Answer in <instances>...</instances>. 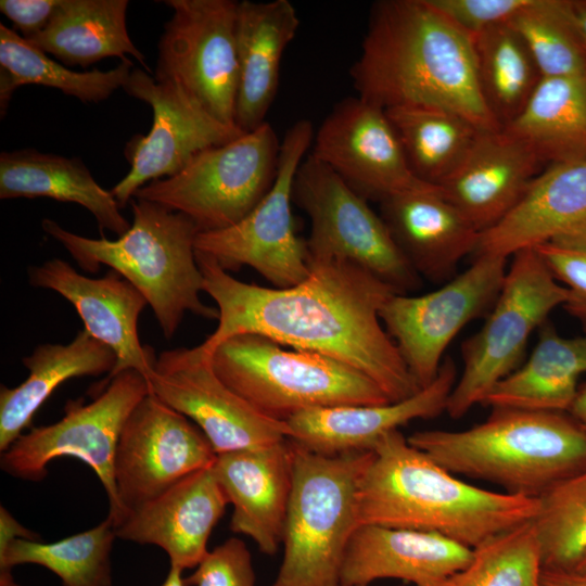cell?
I'll return each mask as SVG.
<instances>
[{
    "instance_id": "7",
    "label": "cell",
    "mask_w": 586,
    "mask_h": 586,
    "mask_svg": "<svg viewBox=\"0 0 586 586\" xmlns=\"http://www.w3.org/2000/svg\"><path fill=\"white\" fill-rule=\"evenodd\" d=\"M291 445L294 480L283 558L270 586H341L346 548L359 526L358 481L371 451L326 456Z\"/></svg>"
},
{
    "instance_id": "28",
    "label": "cell",
    "mask_w": 586,
    "mask_h": 586,
    "mask_svg": "<svg viewBox=\"0 0 586 586\" xmlns=\"http://www.w3.org/2000/svg\"><path fill=\"white\" fill-rule=\"evenodd\" d=\"M28 377L17 386L0 388V450L5 451L31 424L36 411L63 382L111 373L114 352L80 330L67 344L44 343L22 359Z\"/></svg>"
},
{
    "instance_id": "16",
    "label": "cell",
    "mask_w": 586,
    "mask_h": 586,
    "mask_svg": "<svg viewBox=\"0 0 586 586\" xmlns=\"http://www.w3.org/2000/svg\"><path fill=\"white\" fill-rule=\"evenodd\" d=\"M150 392L196 424L216 455L288 440L290 429L254 408L215 372L202 345L162 352Z\"/></svg>"
},
{
    "instance_id": "36",
    "label": "cell",
    "mask_w": 586,
    "mask_h": 586,
    "mask_svg": "<svg viewBox=\"0 0 586 586\" xmlns=\"http://www.w3.org/2000/svg\"><path fill=\"white\" fill-rule=\"evenodd\" d=\"M116 533L106 518L97 526L54 543L17 538L0 544V568L43 566L63 586H112L111 551Z\"/></svg>"
},
{
    "instance_id": "50",
    "label": "cell",
    "mask_w": 586,
    "mask_h": 586,
    "mask_svg": "<svg viewBox=\"0 0 586 586\" xmlns=\"http://www.w3.org/2000/svg\"><path fill=\"white\" fill-rule=\"evenodd\" d=\"M582 574H586V557L582 560V562L573 570Z\"/></svg>"
},
{
    "instance_id": "37",
    "label": "cell",
    "mask_w": 586,
    "mask_h": 586,
    "mask_svg": "<svg viewBox=\"0 0 586 586\" xmlns=\"http://www.w3.org/2000/svg\"><path fill=\"white\" fill-rule=\"evenodd\" d=\"M543 569L574 570L586 557V468L542 497L533 520Z\"/></svg>"
},
{
    "instance_id": "35",
    "label": "cell",
    "mask_w": 586,
    "mask_h": 586,
    "mask_svg": "<svg viewBox=\"0 0 586 586\" xmlns=\"http://www.w3.org/2000/svg\"><path fill=\"white\" fill-rule=\"evenodd\" d=\"M385 112L413 174L435 187L454 173L482 131L444 109L399 106Z\"/></svg>"
},
{
    "instance_id": "14",
    "label": "cell",
    "mask_w": 586,
    "mask_h": 586,
    "mask_svg": "<svg viewBox=\"0 0 586 586\" xmlns=\"http://www.w3.org/2000/svg\"><path fill=\"white\" fill-rule=\"evenodd\" d=\"M164 3L173 9V15L158 42L154 78L177 79L216 119L237 127L238 1L166 0Z\"/></svg>"
},
{
    "instance_id": "23",
    "label": "cell",
    "mask_w": 586,
    "mask_h": 586,
    "mask_svg": "<svg viewBox=\"0 0 586 586\" xmlns=\"http://www.w3.org/2000/svg\"><path fill=\"white\" fill-rule=\"evenodd\" d=\"M540 164L530 146L506 130L481 131L438 188L482 233L515 206Z\"/></svg>"
},
{
    "instance_id": "44",
    "label": "cell",
    "mask_w": 586,
    "mask_h": 586,
    "mask_svg": "<svg viewBox=\"0 0 586 586\" xmlns=\"http://www.w3.org/2000/svg\"><path fill=\"white\" fill-rule=\"evenodd\" d=\"M23 538L38 540V535L23 526L2 505L0 506V543Z\"/></svg>"
},
{
    "instance_id": "11",
    "label": "cell",
    "mask_w": 586,
    "mask_h": 586,
    "mask_svg": "<svg viewBox=\"0 0 586 586\" xmlns=\"http://www.w3.org/2000/svg\"><path fill=\"white\" fill-rule=\"evenodd\" d=\"M149 393V382L138 371L116 374L92 402L71 399L61 420L21 434L1 453V469L13 477L40 481L56 458L68 456L84 461L101 481L109 498L107 518L117 527L123 511L114 480L115 451L125 421Z\"/></svg>"
},
{
    "instance_id": "29",
    "label": "cell",
    "mask_w": 586,
    "mask_h": 586,
    "mask_svg": "<svg viewBox=\"0 0 586 586\" xmlns=\"http://www.w3.org/2000/svg\"><path fill=\"white\" fill-rule=\"evenodd\" d=\"M49 198L87 208L100 230L118 237L130 228L111 191L103 189L75 157L24 149L0 154V199Z\"/></svg>"
},
{
    "instance_id": "24",
    "label": "cell",
    "mask_w": 586,
    "mask_h": 586,
    "mask_svg": "<svg viewBox=\"0 0 586 586\" xmlns=\"http://www.w3.org/2000/svg\"><path fill=\"white\" fill-rule=\"evenodd\" d=\"M472 555V548L437 533L359 525L346 548L341 586H370L383 578L435 586L463 569Z\"/></svg>"
},
{
    "instance_id": "22",
    "label": "cell",
    "mask_w": 586,
    "mask_h": 586,
    "mask_svg": "<svg viewBox=\"0 0 586 586\" xmlns=\"http://www.w3.org/2000/svg\"><path fill=\"white\" fill-rule=\"evenodd\" d=\"M228 504L212 464L130 511L115 528L116 537L162 548L169 566L195 569Z\"/></svg>"
},
{
    "instance_id": "18",
    "label": "cell",
    "mask_w": 586,
    "mask_h": 586,
    "mask_svg": "<svg viewBox=\"0 0 586 586\" xmlns=\"http://www.w3.org/2000/svg\"><path fill=\"white\" fill-rule=\"evenodd\" d=\"M311 154L367 201L436 189L412 171L385 110L361 98L337 102L314 137Z\"/></svg>"
},
{
    "instance_id": "17",
    "label": "cell",
    "mask_w": 586,
    "mask_h": 586,
    "mask_svg": "<svg viewBox=\"0 0 586 586\" xmlns=\"http://www.w3.org/2000/svg\"><path fill=\"white\" fill-rule=\"evenodd\" d=\"M216 456L196 424L150 392L125 421L115 451L123 521L186 476L211 467Z\"/></svg>"
},
{
    "instance_id": "8",
    "label": "cell",
    "mask_w": 586,
    "mask_h": 586,
    "mask_svg": "<svg viewBox=\"0 0 586 586\" xmlns=\"http://www.w3.org/2000/svg\"><path fill=\"white\" fill-rule=\"evenodd\" d=\"M568 293L534 247L512 255L500 292L482 328L463 341L462 372L448 398L446 412L463 417L483 404L489 392L523 361L528 340L549 314L563 306Z\"/></svg>"
},
{
    "instance_id": "49",
    "label": "cell",
    "mask_w": 586,
    "mask_h": 586,
    "mask_svg": "<svg viewBox=\"0 0 586 586\" xmlns=\"http://www.w3.org/2000/svg\"><path fill=\"white\" fill-rule=\"evenodd\" d=\"M0 586H21L16 583L10 568H0Z\"/></svg>"
},
{
    "instance_id": "19",
    "label": "cell",
    "mask_w": 586,
    "mask_h": 586,
    "mask_svg": "<svg viewBox=\"0 0 586 586\" xmlns=\"http://www.w3.org/2000/svg\"><path fill=\"white\" fill-rule=\"evenodd\" d=\"M31 286L54 291L78 313L92 337L110 347L116 365L107 381L125 370H136L149 382L156 362L153 348L142 345L138 319L148 305L144 296L117 271L101 278L84 276L61 258L28 267Z\"/></svg>"
},
{
    "instance_id": "2",
    "label": "cell",
    "mask_w": 586,
    "mask_h": 586,
    "mask_svg": "<svg viewBox=\"0 0 586 586\" xmlns=\"http://www.w3.org/2000/svg\"><path fill=\"white\" fill-rule=\"evenodd\" d=\"M349 76L357 95L383 110L438 107L482 131L501 129L480 92L472 36L429 0L374 2Z\"/></svg>"
},
{
    "instance_id": "40",
    "label": "cell",
    "mask_w": 586,
    "mask_h": 586,
    "mask_svg": "<svg viewBox=\"0 0 586 586\" xmlns=\"http://www.w3.org/2000/svg\"><path fill=\"white\" fill-rule=\"evenodd\" d=\"M534 249L555 279L566 289L563 308L586 331V222Z\"/></svg>"
},
{
    "instance_id": "1",
    "label": "cell",
    "mask_w": 586,
    "mask_h": 586,
    "mask_svg": "<svg viewBox=\"0 0 586 586\" xmlns=\"http://www.w3.org/2000/svg\"><path fill=\"white\" fill-rule=\"evenodd\" d=\"M195 258L203 291L219 313L216 330L201 343L209 354L229 337L255 333L360 371L391 402L421 390L380 318L397 292L366 269L345 260H308L303 282L277 289L240 281L201 252Z\"/></svg>"
},
{
    "instance_id": "47",
    "label": "cell",
    "mask_w": 586,
    "mask_h": 586,
    "mask_svg": "<svg viewBox=\"0 0 586 586\" xmlns=\"http://www.w3.org/2000/svg\"><path fill=\"white\" fill-rule=\"evenodd\" d=\"M571 15L586 42V0H568Z\"/></svg>"
},
{
    "instance_id": "5",
    "label": "cell",
    "mask_w": 586,
    "mask_h": 586,
    "mask_svg": "<svg viewBox=\"0 0 586 586\" xmlns=\"http://www.w3.org/2000/svg\"><path fill=\"white\" fill-rule=\"evenodd\" d=\"M132 224L116 240L91 239L56 221H41L84 270L104 265L128 280L151 306L165 339H171L187 311L218 319L217 308L201 301L203 277L195 258L194 222L186 215L142 199L131 200Z\"/></svg>"
},
{
    "instance_id": "31",
    "label": "cell",
    "mask_w": 586,
    "mask_h": 586,
    "mask_svg": "<svg viewBox=\"0 0 586 586\" xmlns=\"http://www.w3.org/2000/svg\"><path fill=\"white\" fill-rule=\"evenodd\" d=\"M127 0H61L46 28L28 40L66 65L135 58L151 73L127 30Z\"/></svg>"
},
{
    "instance_id": "34",
    "label": "cell",
    "mask_w": 586,
    "mask_h": 586,
    "mask_svg": "<svg viewBox=\"0 0 586 586\" xmlns=\"http://www.w3.org/2000/svg\"><path fill=\"white\" fill-rule=\"evenodd\" d=\"M472 43L482 99L504 129L522 113L543 76L510 23L472 35Z\"/></svg>"
},
{
    "instance_id": "43",
    "label": "cell",
    "mask_w": 586,
    "mask_h": 586,
    "mask_svg": "<svg viewBox=\"0 0 586 586\" xmlns=\"http://www.w3.org/2000/svg\"><path fill=\"white\" fill-rule=\"evenodd\" d=\"M60 3L61 0H1L0 11L23 38L30 40L46 28Z\"/></svg>"
},
{
    "instance_id": "27",
    "label": "cell",
    "mask_w": 586,
    "mask_h": 586,
    "mask_svg": "<svg viewBox=\"0 0 586 586\" xmlns=\"http://www.w3.org/2000/svg\"><path fill=\"white\" fill-rule=\"evenodd\" d=\"M586 222V161L552 164L531 181L515 206L483 231L475 255L508 258Z\"/></svg>"
},
{
    "instance_id": "12",
    "label": "cell",
    "mask_w": 586,
    "mask_h": 586,
    "mask_svg": "<svg viewBox=\"0 0 586 586\" xmlns=\"http://www.w3.org/2000/svg\"><path fill=\"white\" fill-rule=\"evenodd\" d=\"M314 141L313 124L295 122L280 145L275 181L239 222L199 232L195 251L213 257L226 271L249 266L277 289L294 286L310 272L306 241L297 237L292 215L295 174Z\"/></svg>"
},
{
    "instance_id": "48",
    "label": "cell",
    "mask_w": 586,
    "mask_h": 586,
    "mask_svg": "<svg viewBox=\"0 0 586 586\" xmlns=\"http://www.w3.org/2000/svg\"><path fill=\"white\" fill-rule=\"evenodd\" d=\"M182 570L169 566L164 582L160 586H188L186 578L182 577Z\"/></svg>"
},
{
    "instance_id": "39",
    "label": "cell",
    "mask_w": 586,
    "mask_h": 586,
    "mask_svg": "<svg viewBox=\"0 0 586 586\" xmlns=\"http://www.w3.org/2000/svg\"><path fill=\"white\" fill-rule=\"evenodd\" d=\"M543 562L533 521L476 548L470 562L435 586H539Z\"/></svg>"
},
{
    "instance_id": "20",
    "label": "cell",
    "mask_w": 586,
    "mask_h": 586,
    "mask_svg": "<svg viewBox=\"0 0 586 586\" xmlns=\"http://www.w3.org/2000/svg\"><path fill=\"white\" fill-rule=\"evenodd\" d=\"M457 381L456 365L446 357L432 383L412 396L380 405H348L308 409L285 422L288 441L306 450L335 456L371 451L387 433L412 420L446 411Z\"/></svg>"
},
{
    "instance_id": "30",
    "label": "cell",
    "mask_w": 586,
    "mask_h": 586,
    "mask_svg": "<svg viewBox=\"0 0 586 586\" xmlns=\"http://www.w3.org/2000/svg\"><path fill=\"white\" fill-rule=\"evenodd\" d=\"M586 373V331L562 336L545 322L528 358L502 379L482 405L535 411L569 412Z\"/></svg>"
},
{
    "instance_id": "46",
    "label": "cell",
    "mask_w": 586,
    "mask_h": 586,
    "mask_svg": "<svg viewBox=\"0 0 586 586\" xmlns=\"http://www.w3.org/2000/svg\"><path fill=\"white\" fill-rule=\"evenodd\" d=\"M569 413L586 430V382L579 385Z\"/></svg>"
},
{
    "instance_id": "9",
    "label": "cell",
    "mask_w": 586,
    "mask_h": 586,
    "mask_svg": "<svg viewBox=\"0 0 586 586\" xmlns=\"http://www.w3.org/2000/svg\"><path fill=\"white\" fill-rule=\"evenodd\" d=\"M281 142L269 123L222 145L208 148L178 174L153 180L133 198L189 217L199 232L244 218L271 188Z\"/></svg>"
},
{
    "instance_id": "10",
    "label": "cell",
    "mask_w": 586,
    "mask_h": 586,
    "mask_svg": "<svg viewBox=\"0 0 586 586\" xmlns=\"http://www.w3.org/2000/svg\"><path fill=\"white\" fill-rule=\"evenodd\" d=\"M292 198L310 220L308 260L353 263L397 293L407 294L420 286L421 277L398 249L381 215L311 153L297 168Z\"/></svg>"
},
{
    "instance_id": "41",
    "label": "cell",
    "mask_w": 586,
    "mask_h": 586,
    "mask_svg": "<svg viewBox=\"0 0 586 586\" xmlns=\"http://www.w3.org/2000/svg\"><path fill=\"white\" fill-rule=\"evenodd\" d=\"M188 586H255L252 555L240 538H228L209 550L193 573Z\"/></svg>"
},
{
    "instance_id": "15",
    "label": "cell",
    "mask_w": 586,
    "mask_h": 586,
    "mask_svg": "<svg viewBox=\"0 0 586 586\" xmlns=\"http://www.w3.org/2000/svg\"><path fill=\"white\" fill-rule=\"evenodd\" d=\"M123 89L152 107L153 123L126 144L130 169L111 190L119 207L144 184L178 174L200 152L244 133L216 119L177 79L157 80L133 68Z\"/></svg>"
},
{
    "instance_id": "6",
    "label": "cell",
    "mask_w": 586,
    "mask_h": 586,
    "mask_svg": "<svg viewBox=\"0 0 586 586\" xmlns=\"http://www.w3.org/2000/svg\"><path fill=\"white\" fill-rule=\"evenodd\" d=\"M217 375L254 408L286 421L314 408L391 400L360 371L328 356L284 348L255 333L234 335L211 353Z\"/></svg>"
},
{
    "instance_id": "25",
    "label": "cell",
    "mask_w": 586,
    "mask_h": 586,
    "mask_svg": "<svg viewBox=\"0 0 586 586\" xmlns=\"http://www.w3.org/2000/svg\"><path fill=\"white\" fill-rule=\"evenodd\" d=\"M380 215L410 266L433 282H447L474 254L481 232L440 188L402 193L380 203Z\"/></svg>"
},
{
    "instance_id": "4",
    "label": "cell",
    "mask_w": 586,
    "mask_h": 586,
    "mask_svg": "<svg viewBox=\"0 0 586 586\" xmlns=\"http://www.w3.org/2000/svg\"><path fill=\"white\" fill-rule=\"evenodd\" d=\"M407 440L454 474L532 498L586 468V430L569 412L493 408L469 429L417 431Z\"/></svg>"
},
{
    "instance_id": "45",
    "label": "cell",
    "mask_w": 586,
    "mask_h": 586,
    "mask_svg": "<svg viewBox=\"0 0 586 586\" xmlns=\"http://www.w3.org/2000/svg\"><path fill=\"white\" fill-rule=\"evenodd\" d=\"M539 586H586V574L573 570L543 569Z\"/></svg>"
},
{
    "instance_id": "26",
    "label": "cell",
    "mask_w": 586,
    "mask_h": 586,
    "mask_svg": "<svg viewBox=\"0 0 586 586\" xmlns=\"http://www.w3.org/2000/svg\"><path fill=\"white\" fill-rule=\"evenodd\" d=\"M298 26L297 12L289 0L238 1L234 124L242 132L266 123L277 94L283 53Z\"/></svg>"
},
{
    "instance_id": "3",
    "label": "cell",
    "mask_w": 586,
    "mask_h": 586,
    "mask_svg": "<svg viewBox=\"0 0 586 586\" xmlns=\"http://www.w3.org/2000/svg\"><path fill=\"white\" fill-rule=\"evenodd\" d=\"M395 430L371 450L356 493L358 525L433 532L476 548L533 521L539 498L469 484Z\"/></svg>"
},
{
    "instance_id": "32",
    "label": "cell",
    "mask_w": 586,
    "mask_h": 586,
    "mask_svg": "<svg viewBox=\"0 0 586 586\" xmlns=\"http://www.w3.org/2000/svg\"><path fill=\"white\" fill-rule=\"evenodd\" d=\"M542 163L586 161V75L543 77L522 113L504 128Z\"/></svg>"
},
{
    "instance_id": "21",
    "label": "cell",
    "mask_w": 586,
    "mask_h": 586,
    "mask_svg": "<svg viewBox=\"0 0 586 586\" xmlns=\"http://www.w3.org/2000/svg\"><path fill=\"white\" fill-rule=\"evenodd\" d=\"M214 473L233 511L230 530L250 537L266 556L282 545L294 480L288 440L219 454Z\"/></svg>"
},
{
    "instance_id": "13",
    "label": "cell",
    "mask_w": 586,
    "mask_h": 586,
    "mask_svg": "<svg viewBox=\"0 0 586 586\" xmlns=\"http://www.w3.org/2000/svg\"><path fill=\"white\" fill-rule=\"evenodd\" d=\"M507 258L475 255L469 268L422 295L394 293L380 310L381 321L420 386L436 378L443 355L470 321L486 316L507 272Z\"/></svg>"
},
{
    "instance_id": "38",
    "label": "cell",
    "mask_w": 586,
    "mask_h": 586,
    "mask_svg": "<svg viewBox=\"0 0 586 586\" xmlns=\"http://www.w3.org/2000/svg\"><path fill=\"white\" fill-rule=\"evenodd\" d=\"M543 77L586 75V42L568 0H532L511 22Z\"/></svg>"
},
{
    "instance_id": "42",
    "label": "cell",
    "mask_w": 586,
    "mask_h": 586,
    "mask_svg": "<svg viewBox=\"0 0 586 586\" xmlns=\"http://www.w3.org/2000/svg\"><path fill=\"white\" fill-rule=\"evenodd\" d=\"M458 27L475 35L509 24L532 0H429Z\"/></svg>"
},
{
    "instance_id": "33",
    "label": "cell",
    "mask_w": 586,
    "mask_h": 586,
    "mask_svg": "<svg viewBox=\"0 0 586 586\" xmlns=\"http://www.w3.org/2000/svg\"><path fill=\"white\" fill-rule=\"evenodd\" d=\"M132 68L129 59L110 71L75 72L48 56L15 29L0 24V110L5 113L14 91L39 85L62 91L82 102H101L123 88Z\"/></svg>"
}]
</instances>
